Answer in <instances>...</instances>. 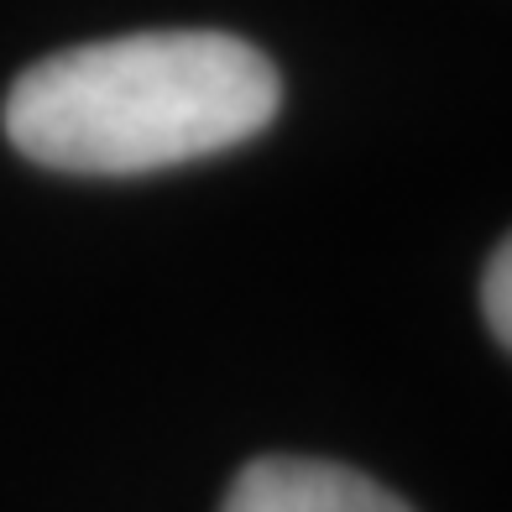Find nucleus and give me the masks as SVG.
I'll return each mask as SVG.
<instances>
[{"instance_id":"nucleus-3","label":"nucleus","mask_w":512,"mask_h":512,"mask_svg":"<svg viewBox=\"0 0 512 512\" xmlns=\"http://www.w3.org/2000/svg\"><path fill=\"white\" fill-rule=\"evenodd\" d=\"M481 309H486V324H492V335L507 345V340H512V251H507V246H497V256L486 262Z\"/></svg>"},{"instance_id":"nucleus-1","label":"nucleus","mask_w":512,"mask_h":512,"mask_svg":"<svg viewBox=\"0 0 512 512\" xmlns=\"http://www.w3.org/2000/svg\"><path fill=\"white\" fill-rule=\"evenodd\" d=\"M283 79L230 32H136L32 63L6 136L53 173L131 178L215 157L272 126Z\"/></svg>"},{"instance_id":"nucleus-2","label":"nucleus","mask_w":512,"mask_h":512,"mask_svg":"<svg viewBox=\"0 0 512 512\" xmlns=\"http://www.w3.org/2000/svg\"><path fill=\"white\" fill-rule=\"evenodd\" d=\"M220 512H413V507L371 476L345 471V465L267 455L236 476Z\"/></svg>"}]
</instances>
